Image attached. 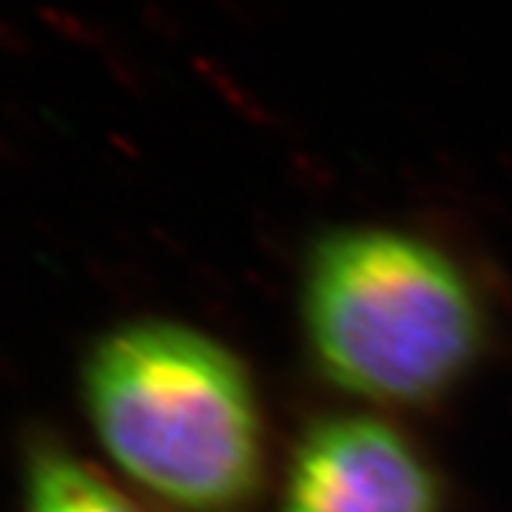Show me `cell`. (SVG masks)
<instances>
[{
  "label": "cell",
  "instance_id": "2",
  "mask_svg": "<svg viewBox=\"0 0 512 512\" xmlns=\"http://www.w3.org/2000/svg\"><path fill=\"white\" fill-rule=\"evenodd\" d=\"M302 328L325 379L396 407L439 402L478 365L487 313L473 279L427 239L356 225L305 262Z\"/></svg>",
  "mask_w": 512,
  "mask_h": 512
},
{
  "label": "cell",
  "instance_id": "5",
  "mask_svg": "<svg viewBox=\"0 0 512 512\" xmlns=\"http://www.w3.org/2000/svg\"><path fill=\"white\" fill-rule=\"evenodd\" d=\"M37 20L63 40H72L77 46H97L100 49V23H89L86 18L74 15L69 9L52 6V3L37 9Z\"/></svg>",
  "mask_w": 512,
  "mask_h": 512
},
{
  "label": "cell",
  "instance_id": "6",
  "mask_svg": "<svg viewBox=\"0 0 512 512\" xmlns=\"http://www.w3.org/2000/svg\"><path fill=\"white\" fill-rule=\"evenodd\" d=\"M140 23L148 35H154L165 46H180L185 40V23L183 18L165 6L160 0H146L143 9H140Z\"/></svg>",
  "mask_w": 512,
  "mask_h": 512
},
{
  "label": "cell",
  "instance_id": "4",
  "mask_svg": "<svg viewBox=\"0 0 512 512\" xmlns=\"http://www.w3.org/2000/svg\"><path fill=\"white\" fill-rule=\"evenodd\" d=\"M26 512H148L114 481L55 441L26 453Z\"/></svg>",
  "mask_w": 512,
  "mask_h": 512
},
{
  "label": "cell",
  "instance_id": "10",
  "mask_svg": "<svg viewBox=\"0 0 512 512\" xmlns=\"http://www.w3.org/2000/svg\"><path fill=\"white\" fill-rule=\"evenodd\" d=\"M248 3H251V9H254V15L259 23H271V20L282 18L279 0H248Z\"/></svg>",
  "mask_w": 512,
  "mask_h": 512
},
{
  "label": "cell",
  "instance_id": "9",
  "mask_svg": "<svg viewBox=\"0 0 512 512\" xmlns=\"http://www.w3.org/2000/svg\"><path fill=\"white\" fill-rule=\"evenodd\" d=\"M214 3H217V9H220L222 15L231 20L234 26H239V29H259L262 26L256 20L254 9H251L248 0H214Z\"/></svg>",
  "mask_w": 512,
  "mask_h": 512
},
{
  "label": "cell",
  "instance_id": "7",
  "mask_svg": "<svg viewBox=\"0 0 512 512\" xmlns=\"http://www.w3.org/2000/svg\"><path fill=\"white\" fill-rule=\"evenodd\" d=\"M106 66L111 74L126 83L128 89H140L143 86V69L137 66V60L128 55V52H106Z\"/></svg>",
  "mask_w": 512,
  "mask_h": 512
},
{
  "label": "cell",
  "instance_id": "8",
  "mask_svg": "<svg viewBox=\"0 0 512 512\" xmlns=\"http://www.w3.org/2000/svg\"><path fill=\"white\" fill-rule=\"evenodd\" d=\"M0 46L9 52V55H29L32 52V46H35V40L32 35L20 26L18 20L6 18L0 20Z\"/></svg>",
  "mask_w": 512,
  "mask_h": 512
},
{
  "label": "cell",
  "instance_id": "3",
  "mask_svg": "<svg viewBox=\"0 0 512 512\" xmlns=\"http://www.w3.org/2000/svg\"><path fill=\"white\" fill-rule=\"evenodd\" d=\"M436 470L379 416H330L293 450L279 512H441Z\"/></svg>",
  "mask_w": 512,
  "mask_h": 512
},
{
  "label": "cell",
  "instance_id": "1",
  "mask_svg": "<svg viewBox=\"0 0 512 512\" xmlns=\"http://www.w3.org/2000/svg\"><path fill=\"white\" fill-rule=\"evenodd\" d=\"M83 402L111 461L180 512H242L265 481V427L245 365L202 330L120 325L83 365Z\"/></svg>",
  "mask_w": 512,
  "mask_h": 512
}]
</instances>
